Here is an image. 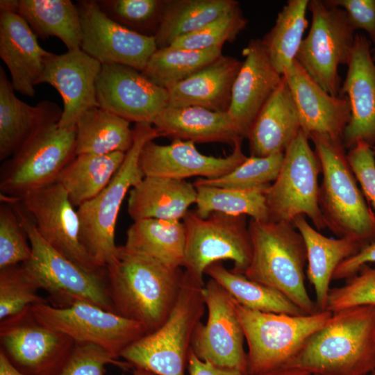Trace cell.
Returning <instances> with one entry per match:
<instances>
[{"label": "cell", "instance_id": "obj_12", "mask_svg": "<svg viewBox=\"0 0 375 375\" xmlns=\"http://www.w3.org/2000/svg\"><path fill=\"white\" fill-rule=\"evenodd\" d=\"M310 28L303 40L296 60L326 92L340 96L338 69L347 65L354 43L355 31L346 12L325 0H310Z\"/></svg>", "mask_w": 375, "mask_h": 375}, {"label": "cell", "instance_id": "obj_43", "mask_svg": "<svg viewBox=\"0 0 375 375\" xmlns=\"http://www.w3.org/2000/svg\"><path fill=\"white\" fill-rule=\"evenodd\" d=\"M106 16L120 25L145 35L156 32L164 1H97ZM152 36V35H150Z\"/></svg>", "mask_w": 375, "mask_h": 375}, {"label": "cell", "instance_id": "obj_55", "mask_svg": "<svg viewBox=\"0 0 375 375\" xmlns=\"http://www.w3.org/2000/svg\"><path fill=\"white\" fill-rule=\"evenodd\" d=\"M372 59L375 63V48L372 50Z\"/></svg>", "mask_w": 375, "mask_h": 375}, {"label": "cell", "instance_id": "obj_45", "mask_svg": "<svg viewBox=\"0 0 375 375\" xmlns=\"http://www.w3.org/2000/svg\"><path fill=\"white\" fill-rule=\"evenodd\" d=\"M26 233L12 207L0 206V269L22 264L31 257Z\"/></svg>", "mask_w": 375, "mask_h": 375}, {"label": "cell", "instance_id": "obj_15", "mask_svg": "<svg viewBox=\"0 0 375 375\" xmlns=\"http://www.w3.org/2000/svg\"><path fill=\"white\" fill-rule=\"evenodd\" d=\"M0 327L1 351L26 375H56L75 345L69 337L39 322L31 307L1 321Z\"/></svg>", "mask_w": 375, "mask_h": 375}, {"label": "cell", "instance_id": "obj_25", "mask_svg": "<svg viewBox=\"0 0 375 375\" xmlns=\"http://www.w3.org/2000/svg\"><path fill=\"white\" fill-rule=\"evenodd\" d=\"M62 113L56 103L44 100L31 106L15 94L0 67V160L13 156L42 128L58 123Z\"/></svg>", "mask_w": 375, "mask_h": 375}, {"label": "cell", "instance_id": "obj_32", "mask_svg": "<svg viewBox=\"0 0 375 375\" xmlns=\"http://www.w3.org/2000/svg\"><path fill=\"white\" fill-rule=\"evenodd\" d=\"M125 155L122 152L76 155L60 172L56 183L66 190L72 205L78 208L97 196L108 185L122 165Z\"/></svg>", "mask_w": 375, "mask_h": 375}, {"label": "cell", "instance_id": "obj_56", "mask_svg": "<svg viewBox=\"0 0 375 375\" xmlns=\"http://www.w3.org/2000/svg\"><path fill=\"white\" fill-rule=\"evenodd\" d=\"M373 149V151H374V156H375V146L372 147Z\"/></svg>", "mask_w": 375, "mask_h": 375}, {"label": "cell", "instance_id": "obj_47", "mask_svg": "<svg viewBox=\"0 0 375 375\" xmlns=\"http://www.w3.org/2000/svg\"><path fill=\"white\" fill-rule=\"evenodd\" d=\"M347 157L364 197L375 209V156L372 147L358 141L349 149Z\"/></svg>", "mask_w": 375, "mask_h": 375}, {"label": "cell", "instance_id": "obj_36", "mask_svg": "<svg viewBox=\"0 0 375 375\" xmlns=\"http://www.w3.org/2000/svg\"><path fill=\"white\" fill-rule=\"evenodd\" d=\"M308 0H289L278 13L274 25L261 40L269 59L281 76L292 67L308 26Z\"/></svg>", "mask_w": 375, "mask_h": 375}, {"label": "cell", "instance_id": "obj_28", "mask_svg": "<svg viewBox=\"0 0 375 375\" xmlns=\"http://www.w3.org/2000/svg\"><path fill=\"white\" fill-rule=\"evenodd\" d=\"M301 129L299 116L284 76L267 100L247 135L251 156L284 153Z\"/></svg>", "mask_w": 375, "mask_h": 375}, {"label": "cell", "instance_id": "obj_38", "mask_svg": "<svg viewBox=\"0 0 375 375\" xmlns=\"http://www.w3.org/2000/svg\"><path fill=\"white\" fill-rule=\"evenodd\" d=\"M194 186L197 193L194 212L201 218L220 212L249 215L258 221L269 220L265 198L269 188L239 190L205 185Z\"/></svg>", "mask_w": 375, "mask_h": 375}, {"label": "cell", "instance_id": "obj_6", "mask_svg": "<svg viewBox=\"0 0 375 375\" xmlns=\"http://www.w3.org/2000/svg\"><path fill=\"white\" fill-rule=\"evenodd\" d=\"M133 130V144L110 182L97 196L77 208L81 243L100 269H106L117 260L115 227L121 206L127 192L144 177L139 165L143 147L160 137L151 124H135Z\"/></svg>", "mask_w": 375, "mask_h": 375}, {"label": "cell", "instance_id": "obj_34", "mask_svg": "<svg viewBox=\"0 0 375 375\" xmlns=\"http://www.w3.org/2000/svg\"><path fill=\"white\" fill-rule=\"evenodd\" d=\"M172 268L184 265L185 228L181 221L145 219L135 221L124 244Z\"/></svg>", "mask_w": 375, "mask_h": 375}, {"label": "cell", "instance_id": "obj_2", "mask_svg": "<svg viewBox=\"0 0 375 375\" xmlns=\"http://www.w3.org/2000/svg\"><path fill=\"white\" fill-rule=\"evenodd\" d=\"M312 375H367L375 371V306L332 312L284 367Z\"/></svg>", "mask_w": 375, "mask_h": 375}, {"label": "cell", "instance_id": "obj_31", "mask_svg": "<svg viewBox=\"0 0 375 375\" xmlns=\"http://www.w3.org/2000/svg\"><path fill=\"white\" fill-rule=\"evenodd\" d=\"M238 5L235 0L164 1L154 35L157 48L169 47Z\"/></svg>", "mask_w": 375, "mask_h": 375}, {"label": "cell", "instance_id": "obj_29", "mask_svg": "<svg viewBox=\"0 0 375 375\" xmlns=\"http://www.w3.org/2000/svg\"><path fill=\"white\" fill-rule=\"evenodd\" d=\"M292 224L306 244V274L315 290L317 310L324 311L335 269L343 260L356 254L363 246L349 238L326 237L312 227L303 215L297 217Z\"/></svg>", "mask_w": 375, "mask_h": 375}, {"label": "cell", "instance_id": "obj_3", "mask_svg": "<svg viewBox=\"0 0 375 375\" xmlns=\"http://www.w3.org/2000/svg\"><path fill=\"white\" fill-rule=\"evenodd\" d=\"M308 138L321 165L319 205L326 227L363 247L375 242V214L358 188L342 141L318 133Z\"/></svg>", "mask_w": 375, "mask_h": 375}, {"label": "cell", "instance_id": "obj_52", "mask_svg": "<svg viewBox=\"0 0 375 375\" xmlns=\"http://www.w3.org/2000/svg\"><path fill=\"white\" fill-rule=\"evenodd\" d=\"M256 375H312L306 371L290 367H281Z\"/></svg>", "mask_w": 375, "mask_h": 375}, {"label": "cell", "instance_id": "obj_39", "mask_svg": "<svg viewBox=\"0 0 375 375\" xmlns=\"http://www.w3.org/2000/svg\"><path fill=\"white\" fill-rule=\"evenodd\" d=\"M222 56V49H158L142 72L158 85L169 89Z\"/></svg>", "mask_w": 375, "mask_h": 375}, {"label": "cell", "instance_id": "obj_1", "mask_svg": "<svg viewBox=\"0 0 375 375\" xmlns=\"http://www.w3.org/2000/svg\"><path fill=\"white\" fill-rule=\"evenodd\" d=\"M109 294L117 315L141 324L150 333L173 308L184 272L142 253L118 246L116 262L106 268Z\"/></svg>", "mask_w": 375, "mask_h": 375}, {"label": "cell", "instance_id": "obj_21", "mask_svg": "<svg viewBox=\"0 0 375 375\" xmlns=\"http://www.w3.org/2000/svg\"><path fill=\"white\" fill-rule=\"evenodd\" d=\"M370 45L365 35H355L347 76L340 89V96H347L351 109L342 138L345 149H350L358 141L375 146V63Z\"/></svg>", "mask_w": 375, "mask_h": 375}, {"label": "cell", "instance_id": "obj_4", "mask_svg": "<svg viewBox=\"0 0 375 375\" xmlns=\"http://www.w3.org/2000/svg\"><path fill=\"white\" fill-rule=\"evenodd\" d=\"M252 257L244 275L281 292L308 315L317 311L305 285L306 247L292 223L251 219Z\"/></svg>", "mask_w": 375, "mask_h": 375}, {"label": "cell", "instance_id": "obj_23", "mask_svg": "<svg viewBox=\"0 0 375 375\" xmlns=\"http://www.w3.org/2000/svg\"><path fill=\"white\" fill-rule=\"evenodd\" d=\"M283 76L295 103L301 129L308 136L318 133L342 141L351 117L348 99L326 92L296 60Z\"/></svg>", "mask_w": 375, "mask_h": 375}, {"label": "cell", "instance_id": "obj_27", "mask_svg": "<svg viewBox=\"0 0 375 375\" xmlns=\"http://www.w3.org/2000/svg\"><path fill=\"white\" fill-rule=\"evenodd\" d=\"M159 136L194 143L229 144L244 139L228 112H215L199 106L166 107L153 124Z\"/></svg>", "mask_w": 375, "mask_h": 375}, {"label": "cell", "instance_id": "obj_17", "mask_svg": "<svg viewBox=\"0 0 375 375\" xmlns=\"http://www.w3.org/2000/svg\"><path fill=\"white\" fill-rule=\"evenodd\" d=\"M81 49L101 65L120 64L142 72L158 49L154 36L130 30L113 21L97 1H78Z\"/></svg>", "mask_w": 375, "mask_h": 375}, {"label": "cell", "instance_id": "obj_26", "mask_svg": "<svg viewBox=\"0 0 375 375\" xmlns=\"http://www.w3.org/2000/svg\"><path fill=\"white\" fill-rule=\"evenodd\" d=\"M242 62L221 56L193 75L168 89L169 106H199L228 112L233 83Z\"/></svg>", "mask_w": 375, "mask_h": 375}, {"label": "cell", "instance_id": "obj_49", "mask_svg": "<svg viewBox=\"0 0 375 375\" xmlns=\"http://www.w3.org/2000/svg\"><path fill=\"white\" fill-rule=\"evenodd\" d=\"M375 262V242L364 247L352 256L343 260L335 269L333 280H341L351 277L363 265Z\"/></svg>", "mask_w": 375, "mask_h": 375}, {"label": "cell", "instance_id": "obj_8", "mask_svg": "<svg viewBox=\"0 0 375 375\" xmlns=\"http://www.w3.org/2000/svg\"><path fill=\"white\" fill-rule=\"evenodd\" d=\"M236 310L248 347L249 375L284 367L332 315L327 310L297 316L263 312L237 301Z\"/></svg>", "mask_w": 375, "mask_h": 375}, {"label": "cell", "instance_id": "obj_24", "mask_svg": "<svg viewBox=\"0 0 375 375\" xmlns=\"http://www.w3.org/2000/svg\"><path fill=\"white\" fill-rule=\"evenodd\" d=\"M51 53L39 44L38 36L19 15L0 12V57L9 70L15 91L30 97L35 95L45 60Z\"/></svg>", "mask_w": 375, "mask_h": 375}, {"label": "cell", "instance_id": "obj_7", "mask_svg": "<svg viewBox=\"0 0 375 375\" xmlns=\"http://www.w3.org/2000/svg\"><path fill=\"white\" fill-rule=\"evenodd\" d=\"M10 203L32 250L31 258L22 264L38 288L49 294L51 305L62 308L85 301L115 312L106 269L90 271L65 257L43 240L31 217L17 202Z\"/></svg>", "mask_w": 375, "mask_h": 375}, {"label": "cell", "instance_id": "obj_48", "mask_svg": "<svg viewBox=\"0 0 375 375\" xmlns=\"http://www.w3.org/2000/svg\"><path fill=\"white\" fill-rule=\"evenodd\" d=\"M333 6L343 9L356 31L362 29L375 45V0H325Z\"/></svg>", "mask_w": 375, "mask_h": 375}, {"label": "cell", "instance_id": "obj_13", "mask_svg": "<svg viewBox=\"0 0 375 375\" xmlns=\"http://www.w3.org/2000/svg\"><path fill=\"white\" fill-rule=\"evenodd\" d=\"M31 310L44 326L66 335L75 343L97 345L115 359L126 347L147 334L139 323L85 301L62 308L41 303L31 306Z\"/></svg>", "mask_w": 375, "mask_h": 375}, {"label": "cell", "instance_id": "obj_57", "mask_svg": "<svg viewBox=\"0 0 375 375\" xmlns=\"http://www.w3.org/2000/svg\"><path fill=\"white\" fill-rule=\"evenodd\" d=\"M371 375H375V371Z\"/></svg>", "mask_w": 375, "mask_h": 375}, {"label": "cell", "instance_id": "obj_5", "mask_svg": "<svg viewBox=\"0 0 375 375\" xmlns=\"http://www.w3.org/2000/svg\"><path fill=\"white\" fill-rule=\"evenodd\" d=\"M203 286L184 271L176 301L165 322L130 344L119 357L156 375H185L193 332L206 308Z\"/></svg>", "mask_w": 375, "mask_h": 375}, {"label": "cell", "instance_id": "obj_33", "mask_svg": "<svg viewBox=\"0 0 375 375\" xmlns=\"http://www.w3.org/2000/svg\"><path fill=\"white\" fill-rule=\"evenodd\" d=\"M76 126V155L126 153L133 142L130 122L99 106L84 112Z\"/></svg>", "mask_w": 375, "mask_h": 375}, {"label": "cell", "instance_id": "obj_22", "mask_svg": "<svg viewBox=\"0 0 375 375\" xmlns=\"http://www.w3.org/2000/svg\"><path fill=\"white\" fill-rule=\"evenodd\" d=\"M233 83L228 114L244 138L259 112L279 85L283 76L272 65L261 40L251 39Z\"/></svg>", "mask_w": 375, "mask_h": 375}, {"label": "cell", "instance_id": "obj_19", "mask_svg": "<svg viewBox=\"0 0 375 375\" xmlns=\"http://www.w3.org/2000/svg\"><path fill=\"white\" fill-rule=\"evenodd\" d=\"M242 143V140L237 141L228 156L214 157L200 153L192 142L176 140L161 145L151 140L143 147L139 165L144 177L217 178L233 171L247 158Z\"/></svg>", "mask_w": 375, "mask_h": 375}, {"label": "cell", "instance_id": "obj_44", "mask_svg": "<svg viewBox=\"0 0 375 375\" xmlns=\"http://www.w3.org/2000/svg\"><path fill=\"white\" fill-rule=\"evenodd\" d=\"M360 306H375V266L368 264L347 278L344 285L331 288L326 310L334 312Z\"/></svg>", "mask_w": 375, "mask_h": 375}, {"label": "cell", "instance_id": "obj_41", "mask_svg": "<svg viewBox=\"0 0 375 375\" xmlns=\"http://www.w3.org/2000/svg\"><path fill=\"white\" fill-rule=\"evenodd\" d=\"M23 264L0 269V319L21 314L31 306L47 303Z\"/></svg>", "mask_w": 375, "mask_h": 375}, {"label": "cell", "instance_id": "obj_9", "mask_svg": "<svg viewBox=\"0 0 375 375\" xmlns=\"http://www.w3.org/2000/svg\"><path fill=\"white\" fill-rule=\"evenodd\" d=\"M185 228V271L202 285L206 269L221 260H232L233 272L243 274L252 257V242L246 215L213 212L201 218L188 211Z\"/></svg>", "mask_w": 375, "mask_h": 375}, {"label": "cell", "instance_id": "obj_35", "mask_svg": "<svg viewBox=\"0 0 375 375\" xmlns=\"http://www.w3.org/2000/svg\"><path fill=\"white\" fill-rule=\"evenodd\" d=\"M17 13L38 37H56L67 51L81 49V24L76 4L70 0H19Z\"/></svg>", "mask_w": 375, "mask_h": 375}, {"label": "cell", "instance_id": "obj_37", "mask_svg": "<svg viewBox=\"0 0 375 375\" xmlns=\"http://www.w3.org/2000/svg\"><path fill=\"white\" fill-rule=\"evenodd\" d=\"M238 303L260 312L289 315H308L281 292L225 268L219 262L206 270Z\"/></svg>", "mask_w": 375, "mask_h": 375}, {"label": "cell", "instance_id": "obj_10", "mask_svg": "<svg viewBox=\"0 0 375 375\" xmlns=\"http://www.w3.org/2000/svg\"><path fill=\"white\" fill-rule=\"evenodd\" d=\"M76 125H48L33 135L3 165L0 189L4 200L56 183L63 168L75 157Z\"/></svg>", "mask_w": 375, "mask_h": 375}, {"label": "cell", "instance_id": "obj_51", "mask_svg": "<svg viewBox=\"0 0 375 375\" xmlns=\"http://www.w3.org/2000/svg\"><path fill=\"white\" fill-rule=\"evenodd\" d=\"M0 375H26L16 368L0 350Z\"/></svg>", "mask_w": 375, "mask_h": 375}, {"label": "cell", "instance_id": "obj_54", "mask_svg": "<svg viewBox=\"0 0 375 375\" xmlns=\"http://www.w3.org/2000/svg\"><path fill=\"white\" fill-rule=\"evenodd\" d=\"M133 375H156L155 374L140 368H135Z\"/></svg>", "mask_w": 375, "mask_h": 375}, {"label": "cell", "instance_id": "obj_18", "mask_svg": "<svg viewBox=\"0 0 375 375\" xmlns=\"http://www.w3.org/2000/svg\"><path fill=\"white\" fill-rule=\"evenodd\" d=\"M99 106L128 122L153 124L169 105V93L142 72L124 65H102L96 83Z\"/></svg>", "mask_w": 375, "mask_h": 375}, {"label": "cell", "instance_id": "obj_14", "mask_svg": "<svg viewBox=\"0 0 375 375\" xmlns=\"http://www.w3.org/2000/svg\"><path fill=\"white\" fill-rule=\"evenodd\" d=\"M203 297L208 318L206 324L200 322L196 326L191 350L203 361L249 375L245 338L236 301L212 278L203 286Z\"/></svg>", "mask_w": 375, "mask_h": 375}, {"label": "cell", "instance_id": "obj_50", "mask_svg": "<svg viewBox=\"0 0 375 375\" xmlns=\"http://www.w3.org/2000/svg\"><path fill=\"white\" fill-rule=\"evenodd\" d=\"M187 369L189 375H247L238 370L222 368L200 360L191 350L189 351Z\"/></svg>", "mask_w": 375, "mask_h": 375}, {"label": "cell", "instance_id": "obj_53", "mask_svg": "<svg viewBox=\"0 0 375 375\" xmlns=\"http://www.w3.org/2000/svg\"><path fill=\"white\" fill-rule=\"evenodd\" d=\"M19 0H1L0 12H10L17 13Z\"/></svg>", "mask_w": 375, "mask_h": 375}, {"label": "cell", "instance_id": "obj_42", "mask_svg": "<svg viewBox=\"0 0 375 375\" xmlns=\"http://www.w3.org/2000/svg\"><path fill=\"white\" fill-rule=\"evenodd\" d=\"M247 23L238 5L199 30L178 38L168 47L189 50L222 49L225 42H233Z\"/></svg>", "mask_w": 375, "mask_h": 375}, {"label": "cell", "instance_id": "obj_20", "mask_svg": "<svg viewBox=\"0 0 375 375\" xmlns=\"http://www.w3.org/2000/svg\"><path fill=\"white\" fill-rule=\"evenodd\" d=\"M101 66L81 49L60 55L52 53L47 58L40 83L51 85L62 97L60 127L76 125L84 112L99 106L96 83Z\"/></svg>", "mask_w": 375, "mask_h": 375}, {"label": "cell", "instance_id": "obj_30", "mask_svg": "<svg viewBox=\"0 0 375 375\" xmlns=\"http://www.w3.org/2000/svg\"><path fill=\"white\" fill-rule=\"evenodd\" d=\"M194 183L185 180L147 176L129 191L128 213L135 221L145 219L181 221L196 203Z\"/></svg>", "mask_w": 375, "mask_h": 375}, {"label": "cell", "instance_id": "obj_40", "mask_svg": "<svg viewBox=\"0 0 375 375\" xmlns=\"http://www.w3.org/2000/svg\"><path fill=\"white\" fill-rule=\"evenodd\" d=\"M283 157L284 153L265 157L250 156L228 174L213 179L199 178L194 184L239 190L267 188L276 179Z\"/></svg>", "mask_w": 375, "mask_h": 375}, {"label": "cell", "instance_id": "obj_16", "mask_svg": "<svg viewBox=\"0 0 375 375\" xmlns=\"http://www.w3.org/2000/svg\"><path fill=\"white\" fill-rule=\"evenodd\" d=\"M21 201L38 233L57 251L88 270L106 269L99 268L83 247L77 210L61 185L55 183L8 201Z\"/></svg>", "mask_w": 375, "mask_h": 375}, {"label": "cell", "instance_id": "obj_46", "mask_svg": "<svg viewBox=\"0 0 375 375\" xmlns=\"http://www.w3.org/2000/svg\"><path fill=\"white\" fill-rule=\"evenodd\" d=\"M108 364L130 367L97 345L75 343L69 358L56 375H104L105 365Z\"/></svg>", "mask_w": 375, "mask_h": 375}, {"label": "cell", "instance_id": "obj_11", "mask_svg": "<svg viewBox=\"0 0 375 375\" xmlns=\"http://www.w3.org/2000/svg\"><path fill=\"white\" fill-rule=\"evenodd\" d=\"M321 165L301 129L284 152L276 179L265 193L269 221L292 223L308 217L317 231L326 227L319 205Z\"/></svg>", "mask_w": 375, "mask_h": 375}]
</instances>
